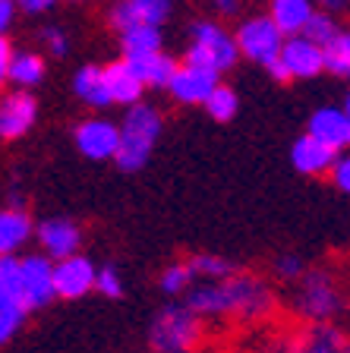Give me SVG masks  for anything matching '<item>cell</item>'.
Masks as SVG:
<instances>
[{"mask_svg": "<svg viewBox=\"0 0 350 353\" xmlns=\"http://www.w3.org/2000/svg\"><path fill=\"white\" fill-rule=\"evenodd\" d=\"M26 316H29V306H22L19 300H10V296H0V341L13 338L22 328Z\"/></svg>", "mask_w": 350, "mask_h": 353, "instance_id": "29", "label": "cell"}, {"mask_svg": "<svg viewBox=\"0 0 350 353\" xmlns=\"http://www.w3.org/2000/svg\"><path fill=\"white\" fill-rule=\"evenodd\" d=\"M202 316L193 306H164L152 319L148 347L152 353H193L202 344Z\"/></svg>", "mask_w": 350, "mask_h": 353, "instance_id": "3", "label": "cell"}, {"mask_svg": "<svg viewBox=\"0 0 350 353\" xmlns=\"http://www.w3.org/2000/svg\"><path fill=\"white\" fill-rule=\"evenodd\" d=\"M315 3H322V10H331V13H338V10L347 7L350 0H315Z\"/></svg>", "mask_w": 350, "mask_h": 353, "instance_id": "40", "label": "cell"}, {"mask_svg": "<svg viewBox=\"0 0 350 353\" xmlns=\"http://www.w3.org/2000/svg\"><path fill=\"white\" fill-rule=\"evenodd\" d=\"M193 281H196V274H193L190 262H177V265H168V268L161 272L158 287L168 296H180V294H186V290L193 287Z\"/></svg>", "mask_w": 350, "mask_h": 353, "instance_id": "28", "label": "cell"}, {"mask_svg": "<svg viewBox=\"0 0 350 353\" xmlns=\"http://www.w3.org/2000/svg\"><path fill=\"white\" fill-rule=\"evenodd\" d=\"M161 136V114L152 104H130L120 120V152H117V168L139 170L148 161L155 142Z\"/></svg>", "mask_w": 350, "mask_h": 353, "instance_id": "2", "label": "cell"}, {"mask_svg": "<svg viewBox=\"0 0 350 353\" xmlns=\"http://www.w3.org/2000/svg\"><path fill=\"white\" fill-rule=\"evenodd\" d=\"M126 60H130V66L148 88H171V79H174L177 66H180L171 54H161V51L142 54V57H126Z\"/></svg>", "mask_w": 350, "mask_h": 353, "instance_id": "21", "label": "cell"}, {"mask_svg": "<svg viewBox=\"0 0 350 353\" xmlns=\"http://www.w3.org/2000/svg\"><path fill=\"white\" fill-rule=\"evenodd\" d=\"M44 79V60L32 51H16L13 63H10L7 82L16 88H32Z\"/></svg>", "mask_w": 350, "mask_h": 353, "instance_id": "24", "label": "cell"}, {"mask_svg": "<svg viewBox=\"0 0 350 353\" xmlns=\"http://www.w3.org/2000/svg\"><path fill=\"white\" fill-rule=\"evenodd\" d=\"M171 10H174L171 0H117L108 13V22H110V29L120 35L124 29L139 26V22H146V26H164V22L171 19Z\"/></svg>", "mask_w": 350, "mask_h": 353, "instance_id": "10", "label": "cell"}, {"mask_svg": "<svg viewBox=\"0 0 350 353\" xmlns=\"http://www.w3.org/2000/svg\"><path fill=\"white\" fill-rule=\"evenodd\" d=\"M19 10V3L16 0H0V29L7 32L10 26H13V13Z\"/></svg>", "mask_w": 350, "mask_h": 353, "instance_id": "37", "label": "cell"}, {"mask_svg": "<svg viewBox=\"0 0 350 353\" xmlns=\"http://www.w3.org/2000/svg\"><path fill=\"white\" fill-rule=\"evenodd\" d=\"M104 73H108V88H110V98L114 104H139L142 101V92H146V82L139 79V73L130 66V60H114V63L104 66Z\"/></svg>", "mask_w": 350, "mask_h": 353, "instance_id": "18", "label": "cell"}, {"mask_svg": "<svg viewBox=\"0 0 350 353\" xmlns=\"http://www.w3.org/2000/svg\"><path fill=\"white\" fill-rule=\"evenodd\" d=\"M275 274L281 281H300L303 274H307V265H303V259L297 256V252H281V256L275 259Z\"/></svg>", "mask_w": 350, "mask_h": 353, "instance_id": "31", "label": "cell"}, {"mask_svg": "<svg viewBox=\"0 0 350 353\" xmlns=\"http://www.w3.org/2000/svg\"><path fill=\"white\" fill-rule=\"evenodd\" d=\"M341 108H344V110H347V114H350V92H347V98H344V104H341Z\"/></svg>", "mask_w": 350, "mask_h": 353, "instance_id": "41", "label": "cell"}, {"mask_svg": "<svg viewBox=\"0 0 350 353\" xmlns=\"http://www.w3.org/2000/svg\"><path fill=\"white\" fill-rule=\"evenodd\" d=\"M331 180H335L338 190L350 196V154H338L335 168H331Z\"/></svg>", "mask_w": 350, "mask_h": 353, "instance_id": "34", "label": "cell"}, {"mask_svg": "<svg viewBox=\"0 0 350 353\" xmlns=\"http://www.w3.org/2000/svg\"><path fill=\"white\" fill-rule=\"evenodd\" d=\"M120 51L124 57H142V54H155L161 51V26H130L120 32Z\"/></svg>", "mask_w": 350, "mask_h": 353, "instance_id": "23", "label": "cell"}, {"mask_svg": "<svg viewBox=\"0 0 350 353\" xmlns=\"http://www.w3.org/2000/svg\"><path fill=\"white\" fill-rule=\"evenodd\" d=\"M240 57L243 54H240V44H237V35L221 29L218 22H196V26H193L190 48H186V63L224 73V70H231Z\"/></svg>", "mask_w": 350, "mask_h": 353, "instance_id": "5", "label": "cell"}, {"mask_svg": "<svg viewBox=\"0 0 350 353\" xmlns=\"http://www.w3.org/2000/svg\"><path fill=\"white\" fill-rule=\"evenodd\" d=\"M212 3L221 16H237L240 13V0H212Z\"/></svg>", "mask_w": 350, "mask_h": 353, "instance_id": "39", "label": "cell"}, {"mask_svg": "<svg viewBox=\"0 0 350 353\" xmlns=\"http://www.w3.org/2000/svg\"><path fill=\"white\" fill-rule=\"evenodd\" d=\"M202 108L208 110V117H212V120H218V123H227V120H233V114H237L240 101H237V92H233L231 85L218 82V85H215V92L208 95V101H205Z\"/></svg>", "mask_w": 350, "mask_h": 353, "instance_id": "27", "label": "cell"}, {"mask_svg": "<svg viewBox=\"0 0 350 353\" xmlns=\"http://www.w3.org/2000/svg\"><path fill=\"white\" fill-rule=\"evenodd\" d=\"M278 353H350V334L331 322H309L293 331Z\"/></svg>", "mask_w": 350, "mask_h": 353, "instance_id": "7", "label": "cell"}, {"mask_svg": "<svg viewBox=\"0 0 350 353\" xmlns=\"http://www.w3.org/2000/svg\"><path fill=\"white\" fill-rule=\"evenodd\" d=\"M281 60H284L291 79H313L325 70V48L307 35H287Z\"/></svg>", "mask_w": 350, "mask_h": 353, "instance_id": "15", "label": "cell"}, {"mask_svg": "<svg viewBox=\"0 0 350 353\" xmlns=\"http://www.w3.org/2000/svg\"><path fill=\"white\" fill-rule=\"evenodd\" d=\"M38 120V101L29 88H13L0 101V136L3 139H19L35 126Z\"/></svg>", "mask_w": 350, "mask_h": 353, "instance_id": "12", "label": "cell"}, {"mask_svg": "<svg viewBox=\"0 0 350 353\" xmlns=\"http://www.w3.org/2000/svg\"><path fill=\"white\" fill-rule=\"evenodd\" d=\"M19 3V10L22 13H32V16H38V13H48V10L57 3V0H16Z\"/></svg>", "mask_w": 350, "mask_h": 353, "instance_id": "36", "label": "cell"}, {"mask_svg": "<svg viewBox=\"0 0 350 353\" xmlns=\"http://www.w3.org/2000/svg\"><path fill=\"white\" fill-rule=\"evenodd\" d=\"M38 236V246H41L44 256H51L54 262H60V259H70L79 252L82 246V230L76 221L70 218H48L38 224L35 230Z\"/></svg>", "mask_w": 350, "mask_h": 353, "instance_id": "13", "label": "cell"}, {"mask_svg": "<svg viewBox=\"0 0 350 353\" xmlns=\"http://www.w3.org/2000/svg\"><path fill=\"white\" fill-rule=\"evenodd\" d=\"M95 284L98 268L79 252L54 262V287H57V296H64V300H79L88 290H95Z\"/></svg>", "mask_w": 350, "mask_h": 353, "instance_id": "11", "label": "cell"}, {"mask_svg": "<svg viewBox=\"0 0 350 353\" xmlns=\"http://www.w3.org/2000/svg\"><path fill=\"white\" fill-rule=\"evenodd\" d=\"M265 70H269V76H271V79H278V82H287V79H291V73H287V66H284V60H281V57L271 60Z\"/></svg>", "mask_w": 350, "mask_h": 353, "instance_id": "38", "label": "cell"}, {"mask_svg": "<svg viewBox=\"0 0 350 353\" xmlns=\"http://www.w3.org/2000/svg\"><path fill=\"white\" fill-rule=\"evenodd\" d=\"M338 154L341 152H335L331 145H325L322 139H315L313 132H307V136H300V139L293 142L291 161H293V168H297L300 174L319 176V174H331Z\"/></svg>", "mask_w": 350, "mask_h": 353, "instance_id": "16", "label": "cell"}, {"mask_svg": "<svg viewBox=\"0 0 350 353\" xmlns=\"http://www.w3.org/2000/svg\"><path fill=\"white\" fill-rule=\"evenodd\" d=\"M73 92H76V98H82V101L92 104L95 110H104L114 104L110 88H108V73H104V66H98V63H88L76 73Z\"/></svg>", "mask_w": 350, "mask_h": 353, "instance_id": "20", "label": "cell"}, {"mask_svg": "<svg viewBox=\"0 0 350 353\" xmlns=\"http://www.w3.org/2000/svg\"><path fill=\"white\" fill-rule=\"evenodd\" d=\"M341 32V26L335 22V16H331V10H315L313 19L307 22V29H303V35L313 38V41H319L322 48L331 41V38Z\"/></svg>", "mask_w": 350, "mask_h": 353, "instance_id": "30", "label": "cell"}, {"mask_svg": "<svg viewBox=\"0 0 350 353\" xmlns=\"http://www.w3.org/2000/svg\"><path fill=\"white\" fill-rule=\"evenodd\" d=\"M221 294H224V316L240 319V322H259L275 309V294L269 281L249 272H233L231 278H224Z\"/></svg>", "mask_w": 350, "mask_h": 353, "instance_id": "4", "label": "cell"}, {"mask_svg": "<svg viewBox=\"0 0 350 353\" xmlns=\"http://www.w3.org/2000/svg\"><path fill=\"white\" fill-rule=\"evenodd\" d=\"M16 51L13 44H10V38H0V79L7 82V73H10V63H13Z\"/></svg>", "mask_w": 350, "mask_h": 353, "instance_id": "35", "label": "cell"}, {"mask_svg": "<svg viewBox=\"0 0 350 353\" xmlns=\"http://www.w3.org/2000/svg\"><path fill=\"white\" fill-rule=\"evenodd\" d=\"M190 268L196 274V281H224L237 272L233 262H227L224 256H215V252H196L190 259Z\"/></svg>", "mask_w": 350, "mask_h": 353, "instance_id": "26", "label": "cell"}, {"mask_svg": "<svg viewBox=\"0 0 350 353\" xmlns=\"http://www.w3.org/2000/svg\"><path fill=\"white\" fill-rule=\"evenodd\" d=\"M35 224H32V218L22 208L10 205L3 208V214H0V252L3 256H13V252H19L26 243L32 240V234H35Z\"/></svg>", "mask_w": 350, "mask_h": 353, "instance_id": "19", "label": "cell"}, {"mask_svg": "<svg viewBox=\"0 0 350 353\" xmlns=\"http://www.w3.org/2000/svg\"><path fill=\"white\" fill-rule=\"evenodd\" d=\"M218 79H221V73H215V70H205V66H196V63H183V66H177L168 92L180 104H205L208 95L215 92V85H218Z\"/></svg>", "mask_w": 350, "mask_h": 353, "instance_id": "14", "label": "cell"}, {"mask_svg": "<svg viewBox=\"0 0 350 353\" xmlns=\"http://www.w3.org/2000/svg\"><path fill=\"white\" fill-rule=\"evenodd\" d=\"M284 41L287 35L281 32L271 16H253V19L240 22V29H237V44H240V54L253 63H262L269 66L271 60L281 57L284 51Z\"/></svg>", "mask_w": 350, "mask_h": 353, "instance_id": "6", "label": "cell"}, {"mask_svg": "<svg viewBox=\"0 0 350 353\" xmlns=\"http://www.w3.org/2000/svg\"><path fill=\"white\" fill-rule=\"evenodd\" d=\"M95 290L101 296H108V300H117V296H124V281H120V272H117L114 265H104V268H98V284Z\"/></svg>", "mask_w": 350, "mask_h": 353, "instance_id": "32", "label": "cell"}, {"mask_svg": "<svg viewBox=\"0 0 350 353\" xmlns=\"http://www.w3.org/2000/svg\"><path fill=\"white\" fill-rule=\"evenodd\" d=\"M19 274H22V290H26V303L29 309H44L57 296L54 287V259L35 252V256L19 259Z\"/></svg>", "mask_w": 350, "mask_h": 353, "instance_id": "9", "label": "cell"}, {"mask_svg": "<svg viewBox=\"0 0 350 353\" xmlns=\"http://www.w3.org/2000/svg\"><path fill=\"white\" fill-rule=\"evenodd\" d=\"M41 41L54 57H66V51H70V38H66V32L57 29V26H48V29L41 32Z\"/></svg>", "mask_w": 350, "mask_h": 353, "instance_id": "33", "label": "cell"}, {"mask_svg": "<svg viewBox=\"0 0 350 353\" xmlns=\"http://www.w3.org/2000/svg\"><path fill=\"white\" fill-rule=\"evenodd\" d=\"M313 13H315V0H271L269 16L281 26L284 35H303Z\"/></svg>", "mask_w": 350, "mask_h": 353, "instance_id": "22", "label": "cell"}, {"mask_svg": "<svg viewBox=\"0 0 350 353\" xmlns=\"http://www.w3.org/2000/svg\"><path fill=\"white\" fill-rule=\"evenodd\" d=\"M307 132H313L315 139L331 145L335 152H347L350 148V114L344 108H319L309 117Z\"/></svg>", "mask_w": 350, "mask_h": 353, "instance_id": "17", "label": "cell"}, {"mask_svg": "<svg viewBox=\"0 0 350 353\" xmlns=\"http://www.w3.org/2000/svg\"><path fill=\"white\" fill-rule=\"evenodd\" d=\"M76 148L88 161H108L120 152V123L104 117H88L76 126Z\"/></svg>", "mask_w": 350, "mask_h": 353, "instance_id": "8", "label": "cell"}, {"mask_svg": "<svg viewBox=\"0 0 350 353\" xmlns=\"http://www.w3.org/2000/svg\"><path fill=\"white\" fill-rule=\"evenodd\" d=\"M325 73L350 79V29H341L325 44Z\"/></svg>", "mask_w": 350, "mask_h": 353, "instance_id": "25", "label": "cell"}, {"mask_svg": "<svg viewBox=\"0 0 350 353\" xmlns=\"http://www.w3.org/2000/svg\"><path fill=\"white\" fill-rule=\"evenodd\" d=\"M73 3H82V0H73Z\"/></svg>", "mask_w": 350, "mask_h": 353, "instance_id": "42", "label": "cell"}, {"mask_svg": "<svg viewBox=\"0 0 350 353\" xmlns=\"http://www.w3.org/2000/svg\"><path fill=\"white\" fill-rule=\"evenodd\" d=\"M291 309L307 322H331L344 312L341 281L325 268H307V274L293 281Z\"/></svg>", "mask_w": 350, "mask_h": 353, "instance_id": "1", "label": "cell"}]
</instances>
